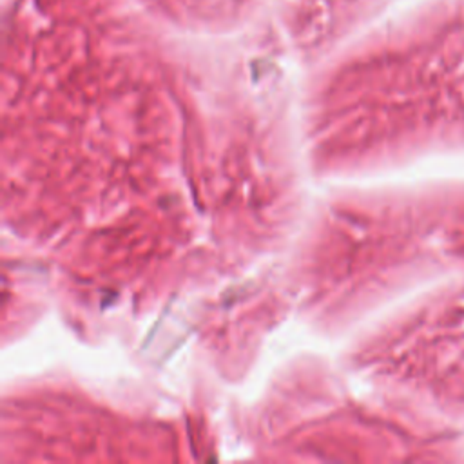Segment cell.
Returning a JSON list of instances; mask_svg holds the SVG:
<instances>
[{
    "label": "cell",
    "instance_id": "6da1fadb",
    "mask_svg": "<svg viewBox=\"0 0 464 464\" xmlns=\"http://www.w3.org/2000/svg\"><path fill=\"white\" fill-rule=\"evenodd\" d=\"M437 237L450 270L464 274V183L444 188Z\"/></svg>",
    "mask_w": 464,
    "mask_h": 464
}]
</instances>
